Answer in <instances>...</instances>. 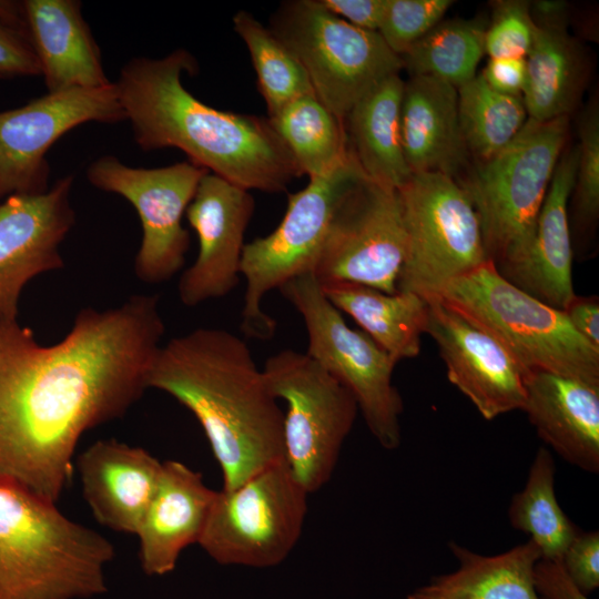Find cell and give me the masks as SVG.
<instances>
[{
    "mask_svg": "<svg viewBox=\"0 0 599 599\" xmlns=\"http://www.w3.org/2000/svg\"><path fill=\"white\" fill-rule=\"evenodd\" d=\"M403 91L399 74L392 75L366 93L344 120L349 149L365 175L396 190L412 175L400 139Z\"/></svg>",
    "mask_w": 599,
    "mask_h": 599,
    "instance_id": "cell-27",
    "label": "cell"
},
{
    "mask_svg": "<svg viewBox=\"0 0 599 599\" xmlns=\"http://www.w3.org/2000/svg\"><path fill=\"white\" fill-rule=\"evenodd\" d=\"M321 286L327 300L349 315L396 364L419 355L428 318L425 298L403 291L388 294L351 282H324Z\"/></svg>",
    "mask_w": 599,
    "mask_h": 599,
    "instance_id": "cell-26",
    "label": "cell"
},
{
    "mask_svg": "<svg viewBox=\"0 0 599 599\" xmlns=\"http://www.w3.org/2000/svg\"><path fill=\"white\" fill-rule=\"evenodd\" d=\"M524 410L544 443L579 469L599 471V384L525 372Z\"/></svg>",
    "mask_w": 599,
    "mask_h": 599,
    "instance_id": "cell-23",
    "label": "cell"
},
{
    "mask_svg": "<svg viewBox=\"0 0 599 599\" xmlns=\"http://www.w3.org/2000/svg\"><path fill=\"white\" fill-rule=\"evenodd\" d=\"M254 209L248 190L210 172L203 176L185 212L199 238L197 257L177 285L185 306L223 297L238 284L244 234Z\"/></svg>",
    "mask_w": 599,
    "mask_h": 599,
    "instance_id": "cell-17",
    "label": "cell"
},
{
    "mask_svg": "<svg viewBox=\"0 0 599 599\" xmlns=\"http://www.w3.org/2000/svg\"><path fill=\"white\" fill-rule=\"evenodd\" d=\"M568 128V116L542 122L527 119L508 145L457 181L476 210L487 256L495 265L530 241Z\"/></svg>",
    "mask_w": 599,
    "mask_h": 599,
    "instance_id": "cell-6",
    "label": "cell"
},
{
    "mask_svg": "<svg viewBox=\"0 0 599 599\" xmlns=\"http://www.w3.org/2000/svg\"><path fill=\"white\" fill-rule=\"evenodd\" d=\"M233 26L248 49L268 118L293 100L315 94L298 59L268 27L246 11L234 14Z\"/></svg>",
    "mask_w": 599,
    "mask_h": 599,
    "instance_id": "cell-33",
    "label": "cell"
},
{
    "mask_svg": "<svg viewBox=\"0 0 599 599\" xmlns=\"http://www.w3.org/2000/svg\"><path fill=\"white\" fill-rule=\"evenodd\" d=\"M125 120L114 83L70 89L0 112V202L13 194L47 192L49 149L63 134L87 122Z\"/></svg>",
    "mask_w": 599,
    "mask_h": 599,
    "instance_id": "cell-15",
    "label": "cell"
},
{
    "mask_svg": "<svg viewBox=\"0 0 599 599\" xmlns=\"http://www.w3.org/2000/svg\"><path fill=\"white\" fill-rule=\"evenodd\" d=\"M556 465L550 450L540 447L531 463L524 488L508 508L509 522L526 534L540 558L561 559L579 528L560 507L555 493Z\"/></svg>",
    "mask_w": 599,
    "mask_h": 599,
    "instance_id": "cell-30",
    "label": "cell"
},
{
    "mask_svg": "<svg viewBox=\"0 0 599 599\" xmlns=\"http://www.w3.org/2000/svg\"><path fill=\"white\" fill-rule=\"evenodd\" d=\"M270 393L286 403L284 460L308 493L332 477L358 412L355 398L306 353L282 349L265 362Z\"/></svg>",
    "mask_w": 599,
    "mask_h": 599,
    "instance_id": "cell-11",
    "label": "cell"
},
{
    "mask_svg": "<svg viewBox=\"0 0 599 599\" xmlns=\"http://www.w3.org/2000/svg\"><path fill=\"white\" fill-rule=\"evenodd\" d=\"M162 461L144 448L100 439L77 458L81 490L97 521L136 535L156 489Z\"/></svg>",
    "mask_w": 599,
    "mask_h": 599,
    "instance_id": "cell-21",
    "label": "cell"
},
{
    "mask_svg": "<svg viewBox=\"0 0 599 599\" xmlns=\"http://www.w3.org/2000/svg\"><path fill=\"white\" fill-rule=\"evenodd\" d=\"M400 139L412 173L438 172L455 179L469 154L459 125L457 88L429 75H412L404 82Z\"/></svg>",
    "mask_w": 599,
    "mask_h": 599,
    "instance_id": "cell-24",
    "label": "cell"
},
{
    "mask_svg": "<svg viewBox=\"0 0 599 599\" xmlns=\"http://www.w3.org/2000/svg\"><path fill=\"white\" fill-rule=\"evenodd\" d=\"M560 560L582 592L595 591L599 587V531L579 529Z\"/></svg>",
    "mask_w": 599,
    "mask_h": 599,
    "instance_id": "cell-37",
    "label": "cell"
},
{
    "mask_svg": "<svg viewBox=\"0 0 599 599\" xmlns=\"http://www.w3.org/2000/svg\"><path fill=\"white\" fill-rule=\"evenodd\" d=\"M0 11L31 45L48 92L111 84L80 1H1Z\"/></svg>",
    "mask_w": 599,
    "mask_h": 599,
    "instance_id": "cell-19",
    "label": "cell"
},
{
    "mask_svg": "<svg viewBox=\"0 0 599 599\" xmlns=\"http://www.w3.org/2000/svg\"><path fill=\"white\" fill-rule=\"evenodd\" d=\"M564 312L573 329L590 345L599 349L598 297L576 295Z\"/></svg>",
    "mask_w": 599,
    "mask_h": 599,
    "instance_id": "cell-42",
    "label": "cell"
},
{
    "mask_svg": "<svg viewBox=\"0 0 599 599\" xmlns=\"http://www.w3.org/2000/svg\"><path fill=\"white\" fill-rule=\"evenodd\" d=\"M112 542L57 502L0 476V599H88L108 591Z\"/></svg>",
    "mask_w": 599,
    "mask_h": 599,
    "instance_id": "cell-4",
    "label": "cell"
},
{
    "mask_svg": "<svg viewBox=\"0 0 599 599\" xmlns=\"http://www.w3.org/2000/svg\"><path fill=\"white\" fill-rule=\"evenodd\" d=\"M278 290L304 321L305 353L349 390L378 444L396 449L402 441L404 409L393 384L396 363L363 331L346 324L312 272L293 277Z\"/></svg>",
    "mask_w": 599,
    "mask_h": 599,
    "instance_id": "cell-8",
    "label": "cell"
},
{
    "mask_svg": "<svg viewBox=\"0 0 599 599\" xmlns=\"http://www.w3.org/2000/svg\"><path fill=\"white\" fill-rule=\"evenodd\" d=\"M578 145L564 150L554 172L535 230L528 244L515 256L496 266L509 283L564 311L575 298L572 286V243L568 202L572 193Z\"/></svg>",
    "mask_w": 599,
    "mask_h": 599,
    "instance_id": "cell-20",
    "label": "cell"
},
{
    "mask_svg": "<svg viewBox=\"0 0 599 599\" xmlns=\"http://www.w3.org/2000/svg\"><path fill=\"white\" fill-rule=\"evenodd\" d=\"M569 4L562 0L529 1V12L536 27L567 30Z\"/></svg>",
    "mask_w": 599,
    "mask_h": 599,
    "instance_id": "cell-43",
    "label": "cell"
},
{
    "mask_svg": "<svg viewBox=\"0 0 599 599\" xmlns=\"http://www.w3.org/2000/svg\"><path fill=\"white\" fill-rule=\"evenodd\" d=\"M457 93L464 142L479 162L508 145L528 119L522 97L495 91L480 74L459 87Z\"/></svg>",
    "mask_w": 599,
    "mask_h": 599,
    "instance_id": "cell-32",
    "label": "cell"
},
{
    "mask_svg": "<svg viewBox=\"0 0 599 599\" xmlns=\"http://www.w3.org/2000/svg\"><path fill=\"white\" fill-rule=\"evenodd\" d=\"M365 176L351 151L341 165L288 194L286 212L272 233L244 245L241 329L247 337L265 341L274 336L276 322L262 309V300L293 277L313 271L339 200Z\"/></svg>",
    "mask_w": 599,
    "mask_h": 599,
    "instance_id": "cell-10",
    "label": "cell"
},
{
    "mask_svg": "<svg viewBox=\"0 0 599 599\" xmlns=\"http://www.w3.org/2000/svg\"><path fill=\"white\" fill-rule=\"evenodd\" d=\"M534 588L539 599H590L575 583L560 559H538L534 567Z\"/></svg>",
    "mask_w": 599,
    "mask_h": 599,
    "instance_id": "cell-39",
    "label": "cell"
},
{
    "mask_svg": "<svg viewBox=\"0 0 599 599\" xmlns=\"http://www.w3.org/2000/svg\"><path fill=\"white\" fill-rule=\"evenodd\" d=\"M481 19L440 21L400 57L412 75H429L459 88L474 79L485 54Z\"/></svg>",
    "mask_w": 599,
    "mask_h": 599,
    "instance_id": "cell-31",
    "label": "cell"
},
{
    "mask_svg": "<svg viewBox=\"0 0 599 599\" xmlns=\"http://www.w3.org/2000/svg\"><path fill=\"white\" fill-rule=\"evenodd\" d=\"M586 82V59L567 30L536 27L526 57L522 100L528 119L549 121L568 116Z\"/></svg>",
    "mask_w": 599,
    "mask_h": 599,
    "instance_id": "cell-28",
    "label": "cell"
},
{
    "mask_svg": "<svg viewBox=\"0 0 599 599\" xmlns=\"http://www.w3.org/2000/svg\"><path fill=\"white\" fill-rule=\"evenodd\" d=\"M457 568L433 577L406 599H539L534 588L537 547L526 541L494 556H485L450 541Z\"/></svg>",
    "mask_w": 599,
    "mask_h": 599,
    "instance_id": "cell-25",
    "label": "cell"
},
{
    "mask_svg": "<svg viewBox=\"0 0 599 599\" xmlns=\"http://www.w3.org/2000/svg\"><path fill=\"white\" fill-rule=\"evenodd\" d=\"M73 176L41 194H13L0 202V319H17L18 302L33 277L64 266L60 244L75 222Z\"/></svg>",
    "mask_w": 599,
    "mask_h": 599,
    "instance_id": "cell-16",
    "label": "cell"
},
{
    "mask_svg": "<svg viewBox=\"0 0 599 599\" xmlns=\"http://www.w3.org/2000/svg\"><path fill=\"white\" fill-rule=\"evenodd\" d=\"M268 119L308 179L331 172L351 154L344 121L315 94L293 100Z\"/></svg>",
    "mask_w": 599,
    "mask_h": 599,
    "instance_id": "cell-29",
    "label": "cell"
},
{
    "mask_svg": "<svg viewBox=\"0 0 599 599\" xmlns=\"http://www.w3.org/2000/svg\"><path fill=\"white\" fill-rule=\"evenodd\" d=\"M480 75L495 91L521 97L526 83V58L489 59Z\"/></svg>",
    "mask_w": 599,
    "mask_h": 599,
    "instance_id": "cell-40",
    "label": "cell"
},
{
    "mask_svg": "<svg viewBox=\"0 0 599 599\" xmlns=\"http://www.w3.org/2000/svg\"><path fill=\"white\" fill-rule=\"evenodd\" d=\"M335 16L357 28L377 31L385 0H319Z\"/></svg>",
    "mask_w": 599,
    "mask_h": 599,
    "instance_id": "cell-41",
    "label": "cell"
},
{
    "mask_svg": "<svg viewBox=\"0 0 599 599\" xmlns=\"http://www.w3.org/2000/svg\"><path fill=\"white\" fill-rule=\"evenodd\" d=\"M397 192L406 232L397 291L427 301L450 281L489 261L476 210L454 177L412 173Z\"/></svg>",
    "mask_w": 599,
    "mask_h": 599,
    "instance_id": "cell-9",
    "label": "cell"
},
{
    "mask_svg": "<svg viewBox=\"0 0 599 599\" xmlns=\"http://www.w3.org/2000/svg\"><path fill=\"white\" fill-rule=\"evenodd\" d=\"M575 220L592 229L599 216V112L593 103L579 124L578 161L572 189Z\"/></svg>",
    "mask_w": 599,
    "mask_h": 599,
    "instance_id": "cell-35",
    "label": "cell"
},
{
    "mask_svg": "<svg viewBox=\"0 0 599 599\" xmlns=\"http://www.w3.org/2000/svg\"><path fill=\"white\" fill-rule=\"evenodd\" d=\"M307 496L282 459L234 489L216 491L199 545L221 565L275 567L301 537Z\"/></svg>",
    "mask_w": 599,
    "mask_h": 599,
    "instance_id": "cell-12",
    "label": "cell"
},
{
    "mask_svg": "<svg viewBox=\"0 0 599 599\" xmlns=\"http://www.w3.org/2000/svg\"><path fill=\"white\" fill-rule=\"evenodd\" d=\"M268 28L298 59L317 99L343 121L366 93L403 69L377 31L352 26L319 0L283 2Z\"/></svg>",
    "mask_w": 599,
    "mask_h": 599,
    "instance_id": "cell-7",
    "label": "cell"
},
{
    "mask_svg": "<svg viewBox=\"0 0 599 599\" xmlns=\"http://www.w3.org/2000/svg\"><path fill=\"white\" fill-rule=\"evenodd\" d=\"M164 332L159 296L149 294L82 308L49 346L17 319H0V476L57 502L82 435L149 389Z\"/></svg>",
    "mask_w": 599,
    "mask_h": 599,
    "instance_id": "cell-1",
    "label": "cell"
},
{
    "mask_svg": "<svg viewBox=\"0 0 599 599\" xmlns=\"http://www.w3.org/2000/svg\"><path fill=\"white\" fill-rule=\"evenodd\" d=\"M426 331L456 386L486 419L522 409L525 369L490 334L444 302L428 300Z\"/></svg>",
    "mask_w": 599,
    "mask_h": 599,
    "instance_id": "cell-18",
    "label": "cell"
},
{
    "mask_svg": "<svg viewBox=\"0 0 599 599\" xmlns=\"http://www.w3.org/2000/svg\"><path fill=\"white\" fill-rule=\"evenodd\" d=\"M434 298L490 334L525 370L599 384V349L573 329L564 311L506 281L493 261L450 281Z\"/></svg>",
    "mask_w": 599,
    "mask_h": 599,
    "instance_id": "cell-5",
    "label": "cell"
},
{
    "mask_svg": "<svg viewBox=\"0 0 599 599\" xmlns=\"http://www.w3.org/2000/svg\"><path fill=\"white\" fill-rule=\"evenodd\" d=\"M215 496L200 473L177 460L163 461L156 489L135 535L140 565L148 576L170 573L181 552L199 544Z\"/></svg>",
    "mask_w": 599,
    "mask_h": 599,
    "instance_id": "cell-22",
    "label": "cell"
},
{
    "mask_svg": "<svg viewBox=\"0 0 599 599\" xmlns=\"http://www.w3.org/2000/svg\"><path fill=\"white\" fill-rule=\"evenodd\" d=\"M207 172L190 161L156 169L131 167L113 155L101 156L88 167L93 186L121 195L140 217L143 236L134 272L142 282H166L184 265L190 234L182 217Z\"/></svg>",
    "mask_w": 599,
    "mask_h": 599,
    "instance_id": "cell-13",
    "label": "cell"
},
{
    "mask_svg": "<svg viewBox=\"0 0 599 599\" xmlns=\"http://www.w3.org/2000/svg\"><path fill=\"white\" fill-rule=\"evenodd\" d=\"M148 387L195 416L222 470L223 489L284 459V414L235 334L200 327L171 338L151 366Z\"/></svg>",
    "mask_w": 599,
    "mask_h": 599,
    "instance_id": "cell-3",
    "label": "cell"
},
{
    "mask_svg": "<svg viewBox=\"0 0 599 599\" xmlns=\"http://www.w3.org/2000/svg\"><path fill=\"white\" fill-rule=\"evenodd\" d=\"M41 75L38 59L23 34L0 16V78Z\"/></svg>",
    "mask_w": 599,
    "mask_h": 599,
    "instance_id": "cell-38",
    "label": "cell"
},
{
    "mask_svg": "<svg viewBox=\"0 0 599 599\" xmlns=\"http://www.w3.org/2000/svg\"><path fill=\"white\" fill-rule=\"evenodd\" d=\"M451 0H385L377 32L398 57L438 24Z\"/></svg>",
    "mask_w": 599,
    "mask_h": 599,
    "instance_id": "cell-34",
    "label": "cell"
},
{
    "mask_svg": "<svg viewBox=\"0 0 599 599\" xmlns=\"http://www.w3.org/2000/svg\"><path fill=\"white\" fill-rule=\"evenodd\" d=\"M197 63L185 49L133 58L114 83L144 151L176 148L189 161L245 190L280 193L302 175L270 119L214 109L182 83Z\"/></svg>",
    "mask_w": 599,
    "mask_h": 599,
    "instance_id": "cell-2",
    "label": "cell"
},
{
    "mask_svg": "<svg viewBox=\"0 0 599 599\" xmlns=\"http://www.w3.org/2000/svg\"><path fill=\"white\" fill-rule=\"evenodd\" d=\"M405 253L397 190L365 176L339 200L312 273L319 283L351 282L394 294Z\"/></svg>",
    "mask_w": 599,
    "mask_h": 599,
    "instance_id": "cell-14",
    "label": "cell"
},
{
    "mask_svg": "<svg viewBox=\"0 0 599 599\" xmlns=\"http://www.w3.org/2000/svg\"><path fill=\"white\" fill-rule=\"evenodd\" d=\"M535 30L529 1H495L493 18L485 33V53L490 59L526 58Z\"/></svg>",
    "mask_w": 599,
    "mask_h": 599,
    "instance_id": "cell-36",
    "label": "cell"
}]
</instances>
